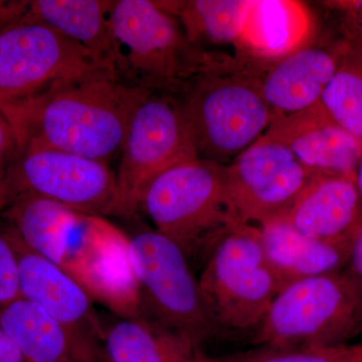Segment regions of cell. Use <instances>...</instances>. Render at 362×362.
<instances>
[{
	"label": "cell",
	"instance_id": "6",
	"mask_svg": "<svg viewBox=\"0 0 362 362\" xmlns=\"http://www.w3.org/2000/svg\"><path fill=\"white\" fill-rule=\"evenodd\" d=\"M128 256L139 287L142 315L189 337L202 347L223 339L201 286L180 247L156 228L128 237Z\"/></svg>",
	"mask_w": 362,
	"mask_h": 362
},
{
	"label": "cell",
	"instance_id": "17",
	"mask_svg": "<svg viewBox=\"0 0 362 362\" xmlns=\"http://www.w3.org/2000/svg\"><path fill=\"white\" fill-rule=\"evenodd\" d=\"M112 4L108 0H35L28 14L85 47L124 78V59L110 23Z\"/></svg>",
	"mask_w": 362,
	"mask_h": 362
},
{
	"label": "cell",
	"instance_id": "11",
	"mask_svg": "<svg viewBox=\"0 0 362 362\" xmlns=\"http://www.w3.org/2000/svg\"><path fill=\"white\" fill-rule=\"evenodd\" d=\"M0 230L18 257L21 298L39 306L58 324L75 362H109L104 325L88 292L63 269L28 249L11 228L0 223Z\"/></svg>",
	"mask_w": 362,
	"mask_h": 362
},
{
	"label": "cell",
	"instance_id": "2",
	"mask_svg": "<svg viewBox=\"0 0 362 362\" xmlns=\"http://www.w3.org/2000/svg\"><path fill=\"white\" fill-rule=\"evenodd\" d=\"M139 211L190 264L204 266L221 240L246 225L228 194L223 165L201 157L157 175L143 192Z\"/></svg>",
	"mask_w": 362,
	"mask_h": 362
},
{
	"label": "cell",
	"instance_id": "22",
	"mask_svg": "<svg viewBox=\"0 0 362 362\" xmlns=\"http://www.w3.org/2000/svg\"><path fill=\"white\" fill-rule=\"evenodd\" d=\"M331 120L362 143V52L346 47L319 102Z\"/></svg>",
	"mask_w": 362,
	"mask_h": 362
},
{
	"label": "cell",
	"instance_id": "10",
	"mask_svg": "<svg viewBox=\"0 0 362 362\" xmlns=\"http://www.w3.org/2000/svg\"><path fill=\"white\" fill-rule=\"evenodd\" d=\"M99 69L115 71L26 13L0 32V112Z\"/></svg>",
	"mask_w": 362,
	"mask_h": 362
},
{
	"label": "cell",
	"instance_id": "18",
	"mask_svg": "<svg viewBox=\"0 0 362 362\" xmlns=\"http://www.w3.org/2000/svg\"><path fill=\"white\" fill-rule=\"evenodd\" d=\"M119 317V316H118ZM109 362H213L204 347L147 315L119 317L105 327Z\"/></svg>",
	"mask_w": 362,
	"mask_h": 362
},
{
	"label": "cell",
	"instance_id": "29",
	"mask_svg": "<svg viewBox=\"0 0 362 362\" xmlns=\"http://www.w3.org/2000/svg\"><path fill=\"white\" fill-rule=\"evenodd\" d=\"M0 362H26L13 339L0 324Z\"/></svg>",
	"mask_w": 362,
	"mask_h": 362
},
{
	"label": "cell",
	"instance_id": "5",
	"mask_svg": "<svg viewBox=\"0 0 362 362\" xmlns=\"http://www.w3.org/2000/svg\"><path fill=\"white\" fill-rule=\"evenodd\" d=\"M182 97L199 157L221 165L258 141L273 120L259 80L225 64L207 69Z\"/></svg>",
	"mask_w": 362,
	"mask_h": 362
},
{
	"label": "cell",
	"instance_id": "1",
	"mask_svg": "<svg viewBox=\"0 0 362 362\" xmlns=\"http://www.w3.org/2000/svg\"><path fill=\"white\" fill-rule=\"evenodd\" d=\"M151 92L99 69L0 114L11 124L18 150L47 147L108 162L121 151L133 114Z\"/></svg>",
	"mask_w": 362,
	"mask_h": 362
},
{
	"label": "cell",
	"instance_id": "20",
	"mask_svg": "<svg viewBox=\"0 0 362 362\" xmlns=\"http://www.w3.org/2000/svg\"><path fill=\"white\" fill-rule=\"evenodd\" d=\"M0 324L26 362H75L65 333L33 302L21 297L0 307Z\"/></svg>",
	"mask_w": 362,
	"mask_h": 362
},
{
	"label": "cell",
	"instance_id": "4",
	"mask_svg": "<svg viewBox=\"0 0 362 362\" xmlns=\"http://www.w3.org/2000/svg\"><path fill=\"white\" fill-rule=\"evenodd\" d=\"M362 333V289L346 271L304 279L278 293L252 343L277 347L350 344Z\"/></svg>",
	"mask_w": 362,
	"mask_h": 362
},
{
	"label": "cell",
	"instance_id": "24",
	"mask_svg": "<svg viewBox=\"0 0 362 362\" xmlns=\"http://www.w3.org/2000/svg\"><path fill=\"white\" fill-rule=\"evenodd\" d=\"M20 267L6 235L0 230V307L20 299Z\"/></svg>",
	"mask_w": 362,
	"mask_h": 362
},
{
	"label": "cell",
	"instance_id": "3",
	"mask_svg": "<svg viewBox=\"0 0 362 362\" xmlns=\"http://www.w3.org/2000/svg\"><path fill=\"white\" fill-rule=\"evenodd\" d=\"M110 23L124 59V78L136 85L183 95L214 65V54L192 45L177 18L158 1H113Z\"/></svg>",
	"mask_w": 362,
	"mask_h": 362
},
{
	"label": "cell",
	"instance_id": "26",
	"mask_svg": "<svg viewBox=\"0 0 362 362\" xmlns=\"http://www.w3.org/2000/svg\"><path fill=\"white\" fill-rule=\"evenodd\" d=\"M337 6L345 13V23L352 42L349 47L362 52V1L338 2Z\"/></svg>",
	"mask_w": 362,
	"mask_h": 362
},
{
	"label": "cell",
	"instance_id": "12",
	"mask_svg": "<svg viewBox=\"0 0 362 362\" xmlns=\"http://www.w3.org/2000/svg\"><path fill=\"white\" fill-rule=\"evenodd\" d=\"M223 173L240 218L257 228L286 218L316 175L283 143L266 133L223 165Z\"/></svg>",
	"mask_w": 362,
	"mask_h": 362
},
{
	"label": "cell",
	"instance_id": "16",
	"mask_svg": "<svg viewBox=\"0 0 362 362\" xmlns=\"http://www.w3.org/2000/svg\"><path fill=\"white\" fill-rule=\"evenodd\" d=\"M340 54L304 47L277 62L261 82L273 118L303 113L316 107L337 73Z\"/></svg>",
	"mask_w": 362,
	"mask_h": 362
},
{
	"label": "cell",
	"instance_id": "25",
	"mask_svg": "<svg viewBox=\"0 0 362 362\" xmlns=\"http://www.w3.org/2000/svg\"><path fill=\"white\" fill-rule=\"evenodd\" d=\"M18 154V144L11 124L0 114V214L6 206V185L9 168Z\"/></svg>",
	"mask_w": 362,
	"mask_h": 362
},
{
	"label": "cell",
	"instance_id": "9",
	"mask_svg": "<svg viewBox=\"0 0 362 362\" xmlns=\"http://www.w3.org/2000/svg\"><path fill=\"white\" fill-rule=\"evenodd\" d=\"M23 194L90 216H125L116 173L108 162L62 150L39 146L18 150L7 175L6 206Z\"/></svg>",
	"mask_w": 362,
	"mask_h": 362
},
{
	"label": "cell",
	"instance_id": "14",
	"mask_svg": "<svg viewBox=\"0 0 362 362\" xmlns=\"http://www.w3.org/2000/svg\"><path fill=\"white\" fill-rule=\"evenodd\" d=\"M286 218L311 239L352 243L362 218V202L356 177L316 175Z\"/></svg>",
	"mask_w": 362,
	"mask_h": 362
},
{
	"label": "cell",
	"instance_id": "28",
	"mask_svg": "<svg viewBox=\"0 0 362 362\" xmlns=\"http://www.w3.org/2000/svg\"><path fill=\"white\" fill-rule=\"evenodd\" d=\"M28 6L30 1H0V32L21 21L28 13Z\"/></svg>",
	"mask_w": 362,
	"mask_h": 362
},
{
	"label": "cell",
	"instance_id": "30",
	"mask_svg": "<svg viewBox=\"0 0 362 362\" xmlns=\"http://www.w3.org/2000/svg\"><path fill=\"white\" fill-rule=\"evenodd\" d=\"M356 183L362 202V156L356 171Z\"/></svg>",
	"mask_w": 362,
	"mask_h": 362
},
{
	"label": "cell",
	"instance_id": "15",
	"mask_svg": "<svg viewBox=\"0 0 362 362\" xmlns=\"http://www.w3.org/2000/svg\"><path fill=\"white\" fill-rule=\"evenodd\" d=\"M259 230L264 256L280 291L298 281L346 268L352 243L311 239L287 218L270 221Z\"/></svg>",
	"mask_w": 362,
	"mask_h": 362
},
{
	"label": "cell",
	"instance_id": "19",
	"mask_svg": "<svg viewBox=\"0 0 362 362\" xmlns=\"http://www.w3.org/2000/svg\"><path fill=\"white\" fill-rule=\"evenodd\" d=\"M313 21L306 6L292 0H251L240 47L251 57L281 61L306 47Z\"/></svg>",
	"mask_w": 362,
	"mask_h": 362
},
{
	"label": "cell",
	"instance_id": "23",
	"mask_svg": "<svg viewBox=\"0 0 362 362\" xmlns=\"http://www.w3.org/2000/svg\"><path fill=\"white\" fill-rule=\"evenodd\" d=\"M213 362H362V342L329 347L258 345L255 349L214 356Z\"/></svg>",
	"mask_w": 362,
	"mask_h": 362
},
{
	"label": "cell",
	"instance_id": "27",
	"mask_svg": "<svg viewBox=\"0 0 362 362\" xmlns=\"http://www.w3.org/2000/svg\"><path fill=\"white\" fill-rule=\"evenodd\" d=\"M345 271L356 281L362 289V218L352 240L351 250Z\"/></svg>",
	"mask_w": 362,
	"mask_h": 362
},
{
	"label": "cell",
	"instance_id": "7",
	"mask_svg": "<svg viewBox=\"0 0 362 362\" xmlns=\"http://www.w3.org/2000/svg\"><path fill=\"white\" fill-rule=\"evenodd\" d=\"M199 282L223 338L256 331L280 292L264 256L259 228L247 223L221 240Z\"/></svg>",
	"mask_w": 362,
	"mask_h": 362
},
{
	"label": "cell",
	"instance_id": "21",
	"mask_svg": "<svg viewBox=\"0 0 362 362\" xmlns=\"http://www.w3.org/2000/svg\"><path fill=\"white\" fill-rule=\"evenodd\" d=\"M158 4L177 18L188 40L202 49V45L240 44L251 0H194Z\"/></svg>",
	"mask_w": 362,
	"mask_h": 362
},
{
	"label": "cell",
	"instance_id": "8",
	"mask_svg": "<svg viewBox=\"0 0 362 362\" xmlns=\"http://www.w3.org/2000/svg\"><path fill=\"white\" fill-rule=\"evenodd\" d=\"M197 157L182 95L152 90L133 114L121 148L116 176L124 216L139 211L143 192L157 175Z\"/></svg>",
	"mask_w": 362,
	"mask_h": 362
},
{
	"label": "cell",
	"instance_id": "13",
	"mask_svg": "<svg viewBox=\"0 0 362 362\" xmlns=\"http://www.w3.org/2000/svg\"><path fill=\"white\" fill-rule=\"evenodd\" d=\"M266 134L283 143L315 175L356 177L362 143L331 120L320 105L296 115L273 118Z\"/></svg>",
	"mask_w": 362,
	"mask_h": 362
}]
</instances>
